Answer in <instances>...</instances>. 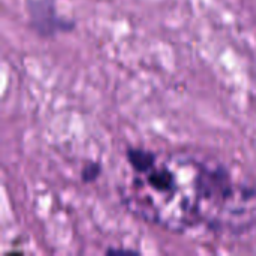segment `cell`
<instances>
[{"mask_svg": "<svg viewBox=\"0 0 256 256\" xmlns=\"http://www.w3.org/2000/svg\"><path fill=\"white\" fill-rule=\"evenodd\" d=\"M118 190L135 216L172 232L201 226L242 234L256 226V186L195 153L146 150Z\"/></svg>", "mask_w": 256, "mask_h": 256, "instance_id": "1", "label": "cell"}, {"mask_svg": "<svg viewBox=\"0 0 256 256\" xmlns=\"http://www.w3.org/2000/svg\"><path fill=\"white\" fill-rule=\"evenodd\" d=\"M27 12L30 27L40 38H54L60 33L72 32L75 24L57 14L56 0H28Z\"/></svg>", "mask_w": 256, "mask_h": 256, "instance_id": "2", "label": "cell"}, {"mask_svg": "<svg viewBox=\"0 0 256 256\" xmlns=\"http://www.w3.org/2000/svg\"><path fill=\"white\" fill-rule=\"evenodd\" d=\"M100 164L98 162H92V164H87L84 168H82V172H81V180L84 183H93L99 178L100 176Z\"/></svg>", "mask_w": 256, "mask_h": 256, "instance_id": "3", "label": "cell"}]
</instances>
